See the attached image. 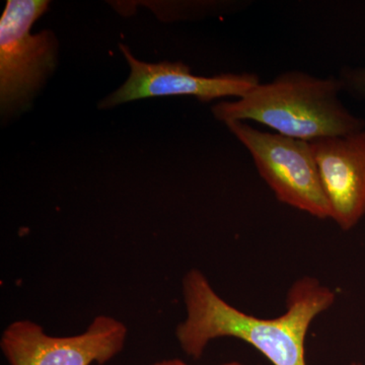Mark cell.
<instances>
[{"label":"cell","instance_id":"6da1fadb","mask_svg":"<svg viewBox=\"0 0 365 365\" xmlns=\"http://www.w3.org/2000/svg\"><path fill=\"white\" fill-rule=\"evenodd\" d=\"M182 294L186 318L178 324L176 337L187 356L200 359L212 341L235 338L258 350L273 365H307L309 327L336 302L332 288L304 276L288 289L284 313L259 318L228 304L199 269L185 274Z\"/></svg>","mask_w":365,"mask_h":365},{"label":"cell","instance_id":"7a4b0ae2","mask_svg":"<svg viewBox=\"0 0 365 365\" xmlns=\"http://www.w3.org/2000/svg\"><path fill=\"white\" fill-rule=\"evenodd\" d=\"M339 78H318L306 72H284L259 83L235 102L212 107L220 121L258 122L275 133L312 141L344 136L365 129V121L341 102Z\"/></svg>","mask_w":365,"mask_h":365},{"label":"cell","instance_id":"3957f363","mask_svg":"<svg viewBox=\"0 0 365 365\" xmlns=\"http://www.w3.org/2000/svg\"><path fill=\"white\" fill-rule=\"evenodd\" d=\"M225 125L248 150L278 201L319 220L330 218L311 143L261 131L246 122Z\"/></svg>","mask_w":365,"mask_h":365},{"label":"cell","instance_id":"277c9868","mask_svg":"<svg viewBox=\"0 0 365 365\" xmlns=\"http://www.w3.org/2000/svg\"><path fill=\"white\" fill-rule=\"evenodd\" d=\"M49 1L9 0L0 21V101L2 112L19 109L56 64L57 42L50 31L31 34Z\"/></svg>","mask_w":365,"mask_h":365},{"label":"cell","instance_id":"5b68a950","mask_svg":"<svg viewBox=\"0 0 365 365\" xmlns=\"http://www.w3.org/2000/svg\"><path fill=\"white\" fill-rule=\"evenodd\" d=\"M128 329L98 314L85 332L56 337L31 319H19L2 332L0 348L9 365H104L123 351Z\"/></svg>","mask_w":365,"mask_h":365},{"label":"cell","instance_id":"8992f818","mask_svg":"<svg viewBox=\"0 0 365 365\" xmlns=\"http://www.w3.org/2000/svg\"><path fill=\"white\" fill-rule=\"evenodd\" d=\"M120 49L130 66V76L119 90L101 103L102 109L163 96H192L201 102L227 97L239 98L260 83L258 76L252 73H225L211 78L194 76L182 62L146 63L137 60L126 46L120 45Z\"/></svg>","mask_w":365,"mask_h":365},{"label":"cell","instance_id":"52a82bcc","mask_svg":"<svg viewBox=\"0 0 365 365\" xmlns=\"http://www.w3.org/2000/svg\"><path fill=\"white\" fill-rule=\"evenodd\" d=\"M311 144L330 218L348 232L365 215V129Z\"/></svg>","mask_w":365,"mask_h":365},{"label":"cell","instance_id":"ba28073f","mask_svg":"<svg viewBox=\"0 0 365 365\" xmlns=\"http://www.w3.org/2000/svg\"><path fill=\"white\" fill-rule=\"evenodd\" d=\"M339 79L343 91L365 100V62L362 66L345 67L340 72Z\"/></svg>","mask_w":365,"mask_h":365},{"label":"cell","instance_id":"9c48e42d","mask_svg":"<svg viewBox=\"0 0 365 365\" xmlns=\"http://www.w3.org/2000/svg\"><path fill=\"white\" fill-rule=\"evenodd\" d=\"M150 365H191L187 364L186 361L180 359H165L160 360V361L155 362V364ZM217 365H247L245 364H242V362L239 361H230L225 362V364H217Z\"/></svg>","mask_w":365,"mask_h":365},{"label":"cell","instance_id":"30bf717a","mask_svg":"<svg viewBox=\"0 0 365 365\" xmlns=\"http://www.w3.org/2000/svg\"><path fill=\"white\" fill-rule=\"evenodd\" d=\"M350 365H365V359L364 362H353V364Z\"/></svg>","mask_w":365,"mask_h":365}]
</instances>
